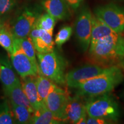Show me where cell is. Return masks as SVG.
I'll use <instances>...</instances> for the list:
<instances>
[{"label":"cell","instance_id":"1","mask_svg":"<svg viewBox=\"0 0 124 124\" xmlns=\"http://www.w3.org/2000/svg\"><path fill=\"white\" fill-rule=\"evenodd\" d=\"M89 52L98 64L113 66L124 59V38L118 33L107 36L98 40Z\"/></svg>","mask_w":124,"mask_h":124},{"label":"cell","instance_id":"2","mask_svg":"<svg viewBox=\"0 0 124 124\" xmlns=\"http://www.w3.org/2000/svg\"><path fill=\"white\" fill-rule=\"evenodd\" d=\"M124 80L121 70L111 66L106 71L87 80L77 88V95L80 97H94L108 94Z\"/></svg>","mask_w":124,"mask_h":124},{"label":"cell","instance_id":"3","mask_svg":"<svg viewBox=\"0 0 124 124\" xmlns=\"http://www.w3.org/2000/svg\"><path fill=\"white\" fill-rule=\"evenodd\" d=\"M39 74L46 77L56 85H66L67 63L55 50L46 53L37 52Z\"/></svg>","mask_w":124,"mask_h":124},{"label":"cell","instance_id":"4","mask_svg":"<svg viewBox=\"0 0 124 124\" xmlns=\"http://www.w3.org/2000/svg\"><path fill=\"white\" fill-rule=\"evenodd\" d=\"M85 102L87 115L108 121H117L120 117V108L117 102L107 94L94 97Z\"/></svg>","mask_w":124,"mask_h":124},{"label":"cell","instance_id":"5","mask_svg":"<svg viewBox=\"0 0 124 124\" xmlns=\"http://www.w3.org/2000/svg\"><path fill=\"white\" fill-rule=\"evenodd\" d=\"M94 15L116 33L124 31V8L113 4L100 6L94 10Z\"/></svg>","mask_w":124,"mask_h":124},{"label":"cell","instance_id":"6","mask_svg":"<svg viewBox=\"0 0 124 124\" xmlns=\"http://www.w3.org/2000/svg\"><path fill=\"white\" fill-rule=\"evenodd\" d=\"M93 14L87 7L80 9L75 20V34L79 46L83 51L89 49L92 30Z\"/></svg>","mask_w":124,"mask_h":124},{"label":"cell","instance_id":"7","mask_svg":"<svg viewBox=\"0 0 124 124\" xmlns=\"http://www.w3.org/2000/svg\"><path fill=\"white\" fill-rule=\"evenodd\" d=\"M108 68L97 64H87L78 67L66 74V85L70 87L77 89L87 80L104 72Z\"/></svg>","mask_w":124,"mask_h":124},{"label":"cell","instance_id":"8","mask_svg":"<svg viewBox=\"0 0 124 124\" xmlns=\"http://www.w3.org/2000/svg\"><path fill=\"white\" fill-rule=\"evenodd\" d=\"M10 55L13 69L22 78L29 76L36 77L38 75V66L24 54L16 38L15 51Z\"/></svg>","mask_w":124,"mask_h":124},{"label":"cell","instance_id":"9","mask_svg":"<svg viewBox=\"0 0 124 124\" xmlns=\"http://www.w3.org/2000/svg\"><path fill=\"white\" fill-rule=\"evenodd\" d=\"M40 14L32 9H25L17 18L10 28L16 38L21 39L28 37L32 29L35 27Z\"/></svg>","mask_w":124,"mask_h":124},{"label":"cell","instance_id":"10","mask_svg":"<svg viewBox=\"0 0 124 124\" xmlns=\"http://www.w3.org/2000/svg\"><path fill=\"white\" fill-rule=\"evenodd\" d=\"M70 97L69 93L56 85L50 91L45 100L44 103L46 108L61 122Z\"/></svg>","mask_w":124,"mask_h":124},{"label":"cell","instance_id":"11","mask_svg":"<svg viewBox=\"0 0 124 124\" xmlns=\"http://www.w3.org/2000/svg\"><path fill=\"white\" fill-rule=\"evenodd\" d=\"M87 114L85 103L80 96L70 97L63 113L62 121L70 124H77L81 117Z\"/></svg>","mask_w":124,"mask_h":124},{"label":"cell","instance_id":"12","mask_svg":"<svg viewBox=\"0 0 124 124\" xmlns=\"http://www.w3.org/2000/svg\"><path fill=\"white\" fill-rule=\"evenodd\" d=\"M52 35L47 31L35 27L30 32L28 37L37 52L46 53L54 50Z\"/></svg>","mask_w":124,"mask_h":124},{"label":"cell","instance_id":"13","mask_svg":"<svg viewBox=\"0 0 124 124\" xmlns=\"http://www.w3.org/2000/svg\"><path fill=\"white\" fill-rule=\"evenodd\" d=\"M41 4L46 13L56 20H66L70 17L69 5L66 0H41Z\"/></svg>","mask_w":124,"mask_h":124},{"label":"cell","instance_id":"14","mask_svg":"<svg viewBox=\"0 0 124 124\" xmlns=\"http://www.w3.org/2000/svg\"><path fill=\"white\" fill-rule=\"evenodd\" d=\"M18 79L8 56L0 55V80L4 86V90L12 87Z\"/></svg>","mask_w":124,"mask_h":124},{"label":"cell","instance_id":"15","mask_svg":"<svg viewBox=\"0 0 124 124\" xmlns=\"http://www.w3.org/2000/svg\"><path fill=\"white\" fill-rule=\"evenodd\" d=\"M4 91L5 95L8 98L10 102L25 107L31 113H34L33 108L23 90L22 85L19 79L15 85Z\"/></svg>","mask_w":124,"mask_h":124},{"label":"cell","instance_id":"16","mask_svg":"<svg viewBox=\"0 0 124 124\" xmlns=\"http://www.w3.org/2000/svg\"><path fill=\"white\" fill-rule=\"evenodd\" d=\"M21 85L23 90L33 108L34 111L39 109L43 103H41L39 97L36 83V77L29 76L24 78Z\"/></svg>","mask_w":124,"mask_h":124},{"label":"cell","instance_id":"17","mask_svg":"<svg viewBox=\"0 0 124 124\" xmlns=\"http://www.w3.org/2000/svg\"><path fill=\"white\" fill-rule=\"evenodd\" d=\"M116 33L101 20L94 15H93L92 30L89 49H91L98 40L107 36Z\"/></svg>","mask_w":124,"mask_h":124},{"label":"cell","instance_id":"18","mask_svg":"<svg viewBox=\"0 0 124 124\" xmlns=\"http://www.w3.org/2000/svg\"><path fill=\"white\" fill-rule=\"evenodd\" d=\"M60 121L54 115L53 113L46 108L45 103L34 111L31 124H56Z\"/></svg>","mask_w":124,"mask_h":124},{"label":"cell","instance_id":"19","mask_svg":"<svg viewBox=\"0 0 124 124\" xmlns=\"http://www.w3.org/2000/svg\"><path fill=\"white\" fill-rule=\"evenodd\" d=\"M36 83L40 101L42 103H44L46 97L57 85L40 74L36 77Z\"/></svg>","mask_w":124,"mask_h":124},{"label":"cell","instance_id":"20","mask_svg":"<svg viewBox=\"0 0 124 124\" xmlns=\"http://www.w3.org/2000/svg\"><path fill=\"white\" fill-rule=\"evenodd\" d=\"M0 46L5 49L9 55L13 53L15 48V37L10 29L6 25L0 28Z\"/></svg>","mask_w":124,"mask_h":124},{"label":"cell","instance_id":"21","mask_svg":"<svg viewBox=\"0 0 124 124\" xmlns=\"http://www.w3.org/2000/svg\"><path fill=\"white\" fill-rule=\"evenodd\" d=\"M16 123L21 124H31L33 113L25 107L10 102Z\"/></svg>","mask_w":124,"mask_h":124},{"label":"cell","instance_id":"22","mask_svg":"<svg viewBox=\"0 0 124 124\" xmlns=\"http://www.w3.org/2000/svg\"><path fill=\"white\" fill-rule=\"evenodd\" d=\"M16 124L10 103L7 100L0 102V124Z\"/></svg>","mask_w":124,"mask_h":124},{"label":"cell","instance_id":"23","mask_svg":"<svg viewBox=\"0 0 124 124\" xmlns=\"http://www.w3.org/2000/svg\"><path fill=\"white\" fill-rule=\"evenodd\" d=\"M56 19L54 17L46 13L40 15L35 24V27L42 29L49 33L53 34V31L55 27Z\"/></svg>","mask_w":124,"mask_h":124},{"label":"cell","instance_id":"24","mask_svg":"<svg viewBox=\"0 0 124 124\" xmlns=\"http://www.w3.org/2000/svg\"><path fill=\"white\" fill-rule=\"evenodd\" d=\"M19 46L24 54L27 56L30 59L36 64L38 65V62L36 60V52L34 47L33 43H32L30 38L28 36L26 38L17 39Z\"/></svg>","mask_w":124,"mask_h":124},{"label":"cell","instance_id":"25","mask_svg":"<svg viewBox=\"0 0 124 124\" xmlns=\"http://www.w3.org/2000/svg\"><path fill=\"white\" fill-rule=\"evenodd\" d=\"M72 33V28L70 26H64L59 31L55 40V43L58 48H61L70 39Z\"/></svg>","mask_w":124,"mask_h":124},{"label":"cell","instance_id":"26","mask_svg":"<svg viewBox=\"0 0 124 124\" xmlns=\"http://www.w3.org/2000/svg\"><path fill=\"white\" fill-rule=\"evenodd\" d=\"M15 0H0V16L11 11L15 7Z\"/></svg>","mask_w":124,"mask_h":124},{"label":"cell","instance_id":"27","mask_svg":"<svg viewBox=\"0 0 124 124\" xmlns=\"http://www.w3.org/2000/svg\"><path fill=\"white\" fill-rule=\"evenodd\" d=\"M109 121L106 120V119L102 118L99 117H90L88 116L87 117V124H105L110 123Z\"/></svg>","mask_w":124,"mask_h":124},{"label":"cell","instance_id":"28","mask_svg":"<svg viewBox=\"0 0 124 124\" xmlns=\"http://www.w3.org/2000/svg\"><path fill=\"white\" fill-rule=\"evenodd\" d=\"M66 1L71 8L76 10L80 7L83 0H66Z\"/></svg>","mask_w":124,"mask_h":124},{"label":"cell","instance_id":"29","mask_svg":"<svg viewBox=\"0 0 124 124\" xmlns=\"http://www.w3.org/2000/svg\"><path fill=\"white\" fill-rule=\"evenodd\" d=\"M87 116L85 115L80 118V120L77 122V124H87Z\"/></svg>","mask_w":124,"mask_h":124},{"label":"cell","instance_id":"30","mask_svg":"<svg viewBox=\"0 0 124 124\" xmlns=\"http://www.w3.org/2000/svg\"><path fill=\"white\" fill-rule=\"evenodd\" d=\"M4 25V24L2 23V21H1V20H0V28H1V27H2Z\"/></svg>","mask_w":124,"mask_h":124},{"label":"cell","instance_id":"31","mask_svg":"<svg viewBox=\"0 0 124 124\" xmlns=\"http://www.w3.org/2000/svg\"><path fill=\"white\" fill-rule=\"evenodd\" d=\"M122 97H123V98H124V90L123 93H122Z\"/></svg>","mask_w":124,"mask_h":124},{"label":"cell","instance_id":"32","mask_svg":"<svg viewBox=\"0 0 124 124\" xmlns=\"http://www.w3.org/2000/svg\"><path fill=\"white\" fill-rule=\"evenodd\" d=\"M122 67H123V69H124V62L123 63V64H122Z\"/></svg>","mask_w":124,"mask_h":124}]
</instances>
